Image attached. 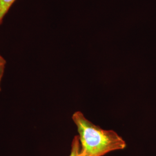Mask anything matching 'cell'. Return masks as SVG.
Listing matches in <instances>:
<instances>
[{
	"label": "cell",
	"instance_id": "cell-2",
	"mask_svg": "<svg viewBox=\"0 0 156 156\" xmlns=\"http://www.w3.org/2000/svg\"><path fill=\"white\" fill-rule=\"evenodd\" d=\"M16 0H0V26L4 19Z\"/></svg>",
	"mask_w": 156,
	"mask_h": 156
},
{
	"label": "cell",
	"instance_id": "cell-1",
	"mask_svg": "<svg viewBox=\"0 0 156 156\" xmlns=\"http://www.w3.org/2000/svg\"><path fill=\"white\" fill-rule=\"evenodd\" d=\"M78 128L82 156H104L113 151L123 150L126 143L113 130H105L91 123L81 112L73 115Z\"/></svg>",
	"mask_w": 156,
	"mask_h": 156
},
{
	"label": "cell",
	"instance_id": "cell-3",
	"mask_svg": "<svg viewBox=\"0 0 156 156\" xmlns=\"http://www.w3.org/2000/svg\"><path fill=\"white\" fill-rule=\"evenodd\" d=\"M69 156H82L81 154V146L78 135L75 136L73 139L71 152Z\"/></svg>",
	"mask_w": 156,
	"mask_h": 156
},
{
	"label": "cell",
	"instance_id": "cell-4",
	"mask_svg": "<svg viewBox=\"0 0 156 156\" xmlns=\"http://www.w3.org/2000/svg\"><path fill=\"white\" fill-rule=\"evenodd\" d=\"M6 62L4 57L0 54V91H1V83L4 75Z\"/></svg>",
	"mask_w": 156,
	"mask_h": 156
}]
</instances>
